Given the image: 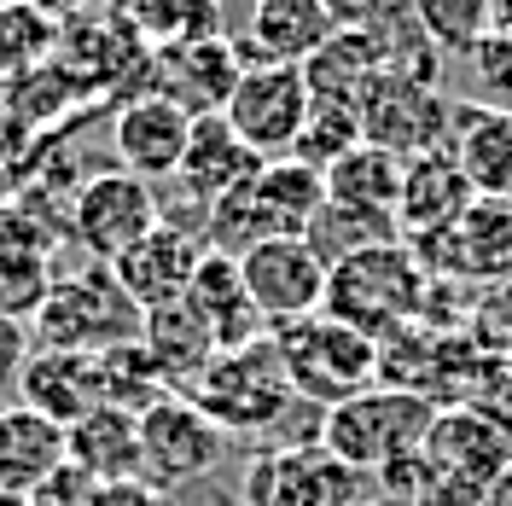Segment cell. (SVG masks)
<instances>
[{"mask_svg":"<svg viewBox=\"0 0 512 506\" xmlns=\"http://www.w3.org/2000/svg\"><path fill=\"white\" fill-rule=\"evenodd\" d=\"M431 402L402 396V390H361L350 402L320 413V448L338 454L350 472L373 477L390 495H414L425 466V431H431Z\"/></svg>","mask_w":512,"mask_h":506,"instance_id":"1","label":"cell"},{"mask_svg":"<svg viewBox=\"0 0 512 506\" xmlns=\"http://www.w3.org/2000/svg\"><path fill=\"white\" fill-rule=\"evenodd\" d=\"M425 285H431V274H425V262L414 256V245L379 239V245L350 251L344 262L326 268V309L320 315L344 320L361 338L384 344V338H396L402 326L419 320Z\"/></svg>","mask_w":512,"mask_h":506,"instance_id":"2","label":"cell"},{"mask_svg":"<svg viewBox=\"0 0 512 506\" xmlns=\"http://www.w3.org/2000/svg\"><path fill=\"white\" fill-rule=\"evenodd\" d=\"M187 396L210 413V425L227 431V437L274 431L297 408V390L286 379V361H280L274 332H262V338H251V344H239V349H222Z\"/></svg>","mask_w":512,"mask_h":506,"instance_id":"3","label":"cell"},{"mask_svg":"<svg viewBox=\"0 0 512 506\" xmlns=\"http://www.w3.org/2000/svg\"><path fill=\"white\" fill-rule=\"evenodd\" d=\"M274 344H280V361H286L297 402H315L320 413L379 384V344L332 315L274 326Z\"/></svg>","mask_w":512,"mask_h":506,"instance_id":"4","label":"cell"},{"mask_svg":"<svg viewBox=\"0 0 512 506\" xmlns=\"http://www.w3.org/2000/svg\"><path fill=\"white\" fill-rule=\"evenodd\" d=\"M35 338H41V349L105 355V349L140 338V309L128 303V291L105 262H88V268L53 280L47 303L35 309Z\"/></svg>","mask_w":512,"mask_h":506,"instance_id":"5","label":"cell"},{"mask_svg":"<svg viewBox=\"0 0 512 506\" xmlns=\"http://www.w3.org/2000/svg\"><path fill=\"white\" fill-rule=\"evenodd\" d=\"M152 227H158V187L128 169L88 175L64 204V239H76V251H88V262H105V268L134 251Z\"/></svg>","mask_w":512,"mask_h":506,"instance_id":"6","label":"cell"},{"mask_svg":"<svg viewBox=\"0 0 512 506\" xmlns=\"http://www.w3.org/2000/svg\"><path fill=\"white\" fill-rule=\"evenodd\" d=\"M239 501L245 506H361L373 501V489H367V477L350 472L320 443H286V448H262L245 466Z\"/></svg>","mask_w":512,"mask_h":506,"instance_id":"7","label":"cell"},{"mask_svg":"<svg viewBox=\"0 0 512 506\" xmlns=\"http://www.w3.org/2000/svg\"><path fill=\"white\" fill-rule=\"evenodd\" d=\"M227 431L210 425V413L192 396H163L140 413V477L175 489V483H198L222 466Z\"/></svg>","mask_w":512,"mask_h":506,"instance_id":"8","label":"cell"},{"mask_svg":"<svg viewBox=\"0 0 512 506\" xmlns=\"http://www.w3.org/2000/svg\"><path fill=\"white\" fill-rule=\"evenodd\" d=\"M309 82L297 64H245L239 88L227 99V128L251 146L256 158H286L309 117Z\"/></svg>","mask_w":512,"mask_h":506,"instance_id":"9","label":"cell"},{"mask_svg":"<svg viewBox=\"0 0 512 506\" xmlns=\"http://www.w3.org/2000/svg\"><path fill=\"white\" fill-rule=\"evenodd\" d=\"M448 123H454V99L443 88H425V82L390 76V70L373 82V94L361 99V140L402 163L443 152Z\"/></svg>","mask_w":512,"mask_h":506,"instance_id":"10","label":"cell"},{"mask_svg":"<svg viewBox=\"0 0 512 506\" xmlns=\"http://www.w3.org/2000/svg\"><path fill=\"white\" fill-rule=\"evenodd\" d=\"M239 274H245V291H251V303H256V315H262L268 332L326 309V262L315 256L309 239L274 233L256 251L239 256Z\"/></svg>","mask_w":512,"mask_h":506,"instance_id":"11","label":"cell"},{"mask_svg":"<svg viewBox=\"0 0 512 506\" xmlns=\"http://www.w3.org/2000/svg\"><path fill=\"white\" fill-rule=\"evenodd\" d=\"M111 152H117V169L140 175V181H175V169L187 158V134H192V117L163 94H140V99H123L111 105Z\"/></svg>","mask_w":512,"mask_h":506,"instance_id":"12","label":"cell"},{"mask_svg":"<svg viewBox=\"0 0 512 506\" xmlns=\"http://www.w3.org/2000/svg\"><path fill=\"white\" fill-rule=\"evenodd\" d=\"M239 76H245V59H239L233 35L181 41V47L152 53V94L175 99L187 117H222L233 88H239Z\"/></svg>","mask_w":512,"mask_h":506,"instance_id":"13","label":"cell"},{"mask_svg":"<svg viewBox=\"0 0 512 506\" xmlns=\"http://www.w3.org/2000/svg\"><path fill=\"white\" fill-rule=\"evenodd\" d=\"M478 204V192L466 181V169L454 163V152H425V158L402 163V198H396V239L425 245L460 222Z\"/></svg>","mask_w":512,"mask_h":506,"instance_id":"14","label":"cell"},{"mask_svg":"<svg viewBox=\"0 0 512 506\" xmlns=\"http://www.w3.org/2000/svg\"><path fill=\"white\" fill-rule=\"evenodd\" d=\"M344 18L320 0H251V18L239 30V59L245 64H303L332 41Z\"/></svg>","mask_w":512,"mask_h":506,"instance_id":"15","label":"cell"},{"mask_svg":"<svg viewBox=\"0 0 512 506\" xmlns=\"http://www.w3.org/2000/svg\"><path fill=\"white\" fill-rule=\"evenodd\" d=\"M18 396L24 408L53 419V425H76L94 408H105V379H99V355L82 349H35L18 373Z\"/></svg>","mask_w":512,"mask_h":506,"instance_id":"16","label":"cell"},{"mask_svg":"<svg viewBox=\"0 0 512 506\" xmlns=\"http://www.w3.org/2000/svg\"><path fill=\"white\" fill-rule=\"evenodd\" d=\"M198 262H204V239H192V233H181V227L158 222L134 251H123L117 262H111V274H117V285L128 291V303L146 315V309H163V303L187 297Z\"/></svg>","mask_w":512,"mask_h":506,"instance_id":"17","label":"cell"},{"mask_svg":"<svg viewBox=\"0 0 512 506\" xmlns=\"http://www.w3.org/2000/svg\"><path fill=\"white\" fill-rule=\"evenodd\" d=\"M262 163L251 146L227 128V117H192V134H187V158L175 169V187L198 198V204H222L233 192H245L262 175Z\"/></svg>","mask_w":512,"mask_h":506,"instance_id":"18","label":"cell"},{"mask_svg":"<svg viewBox=\"0 0 512 506\" xmlns=\"http://www.w3.org/2000/svg\"><path fill=\"white\" fill-rule=\"evenodd\" d=\"M140 344H146V355H152V367L163 373L169 390H192V384L204 379V367L222 355L216 326L204 320V309L192 297H175L163 309H146L140 315Z\"/></svg>","mask_w":512,"mask_h":506,"instance_id":"19","label":"cell"},{"mask_svg":"<svg viewBox=\"0 0 512 506\" xmlns=\"http://www.w3.org/2000/svg\"><path fill=\"white\" fill-rule=\"evenodd\" d=\"M408 245V239H402ZM437 251H460L443 274L431 280H454V274H472V280H507L512 274V198H478L460 222L414 245V256H437Z\"/></svg>","mask_w":512,"mask_h":506,"instance_id":"20","label":"cell"},{"mask_svg":"<svg viewBox=\"0 0 512 506\" xmlns=\"http://www.w3.org/2000/svg\"><path fill=\"white\" fill-rule=\"evenodd\" d=\"M512 460V437L483 419L478 408H443L431 413V431H425V466L448 477H472V483H495L501 466Z\"/></svg>","mask_w":512,"mask_h":506,"instance_id":"21","label":"cell"},{"mask_svg":"<svg viewBox=\"0 0 512 506\" xmlns=\"http://www.w3.org/2000/svg\"><path fill=\"white\" fill-rule=\"evenodd\" d=\"M448 152L478 198H512V111L460 99L448 123Z\"/></svg>","mask_w":512,"mask_h":506,"instance_id":"22","label":"cell"},{"mask_svg":"<svg viewBox=\"0 0 512 506\" xmlns=\"http://www.w3.org/2000/svg\"><path fill=\"white\" fill-rule=\"evenodd\" d=\"M64 466L82 472L88 483H128L140 477V413L94 408L64 431Z\"/></svg>","mask_w":512,"mask_h":506,"instance_id":"23","label":"cell"},{"mask_svg":"<svg viewBox=\"0 0 512 506\" xmlns=\"http://www.w3.org/2000/svg\"><path fill=\"white\" fill-rule=\"evenodd\" d=\"M384 76V41L361 24H338L332 41L320 47L315 59L303 64V82H309V99H326V105H355L373 94V82Z\"/></svg>","mask_w":512,"mask_h":506,"instance_id":"24","label":"cell"},{"mask_svg":"<svg viewBox=\"0 0 512 506\" xmlns=\"http://www.w3.org/2000/svg\"><path fill=\"white\" fill-rule=\"evenodd\" d=\"M53 472H64V425L30 413L24 402L0 413V489L35 495Z\"/></svg>","mask_w":512,"mask_h":506,"instance_id":"25","label":"cell"},{"mask_svg":"<svg viewBox=\"0 0 512 506\" xmlns=\"http://www.w3.org/2000/svg\"><path fill=\"white\" fill-rule=\"evenodd\" d=\"M187 297L204 309V320L216 326L222 349H239V344H251V338L268 332L262 315H256L251 291H245V274H239V262H233V256L204 251V262H198V274H192V285H187Z\"/></svg>","mask_w":512,"mask_h":506,"instance_id":"26","label":"cell"},{"mask_svg":"<svg viewBox=\"0 0 512 506\" xmlns=\"http://www.w3.org/2000/svg\"><path fill=\"white\" fill-rule=\"evenodd\" d=\"M396 198H402V158H390L367 140L326 169V204H338V210L396 222Z\"/></svg>","mask_w":512,"mask_h":506,"instance_id":"27","label":"cell"},{"mask_svg":"<svg viewBox=\"0 0 512 506\" xmlns=\"http://www.w3.org/2000/svg\"><path fill=\"white\" fill-rule=\"evenodd\" d=\"M251 198L262 204V216H268L274 233L303 239L315 227L320 204H326V175L309 169V163H297V158H268L262 175L251 181Z\"/></svg>","mask_w":512,"mask_h":506,"instance_id":"28","label":"cell"},{"mask_svg":"<svg viewBox=\"0 0 512 506\" xmlns=\"http://www.w3.org/2000/svg\"><path fill=\"white\" fill-rule=\"evenodd\" d=\"M117 18L152 53L181 47V41H216V35H227L222 0H117Z\"/></svg>","mask_w":512,"mask_h":506,"instance_id":"29","label":"cell"},{"mask_svg":"<svg viewBox=\"0 0 512 506\" xmlns=\"http://www.w3.org/2000/svg\"><path fill=\"white\" fill-rule=\"evenodd\" d=\"M53 53H59V24L41 18L30 0H6L0 6V88L53 64Z\"/></svg>","mask_w":512,"mask_h":506,"instance_id":"30","label":"cell"},{"mask_svg":"<svg viewBox=\"0 0 512 506\" xmlns=\"http://www.w3.org/2000/svg\"><path fill=\"white\" fill-rule=\"evenodd\" d=\"M355 146H361V111L355 105H326V99H315L309 117H303V134H297V146H291L286 158L309 163V169L326 175L338 158H350Z\"/></svg>","mask_w":512,"mask_h":506,"instance_id":"31","label":"cell"},{"mask_svg":"<svg viewBox=\"0 0 512 506\" xmlns=\"http://www.w3.org/2000/svg\"><path fill=\"white\" fill-rule=\"evenodd\" d=\"M414 24L443 59H466L489 35V0H419Z\"/></svg>","mask_w":512,"mask_h":506,"instance_id":"32","label":"cell"},{"mask_svg":"<svg viewBox=\"0 0 512 506\" xmlns=\"http://www.w3.org/2000/svg\"><path fill=\"white\" fill-rule=\"evenodd\" d=\"M466 76H472V88H478V105H501V111H512V41H501V35L489 30L466 53Z\"/></svg>","mask_w":512,"mask_h":506,"instance_id":"33","label":"cell"},{"mask_svg":"<svg viewBox=\"0 0 512 506\" xmlns=\"http://www.w3.org/2000/svg\"><path fill=\"white\" fill-rule=\"evenodd\" d=\"M408 501L414 506H483V483H472V477H448V472H425Z\"/></svg>","mask_w":512,"mask_h":506,"instance_id":"34","label":"cell"},{"mask_svg":"<svg viewBox=\"0 0 512 506\" xmlns=\"http://www.w3.org/2000/svg\"><path fill=\"white\" fill-rule=\"evenodd\" d=\"M414 6L419 0H350V24H361L373 35H396L414 24Z\"/></svg>","mask_w":512,"mask_h":506,"instance_id":"35","label":"cell"},{"mask_svg":"<svg viewBox=\"0 0 512 506\" xmlns=\"http://www.w3.org/2000/svg\"><path fill=\"white\" fill-rule=\"evenodd\" d=\"M24 326L18 320H0V384H12L18 373H24Z\"/></svg>","mask_w":512,"mask_h":506,"instance_id":"36","label":"cell"},{"mask_svg":"<svg viewBox=\"0 0 512 506\" xmlns=\"http://www.w3.org/2000/svg\"><path fill=\"white\" fill-rule=\"evenodd\" d=\"M30 6L41 12V18H53V24H64V18H76V12H82L88 0H30Z\"/></svg>","mask_w":512,"mask_h":506,"instance_id":"37","label":"cell"},{"mask_svg":"<svg viewBox=\"0 0 512 506\" xmlns=\"http://www.w3.org/2000/svg\"><path fill=\"white\" fill-rule=\"evenodd\" d=\"M483 506H512V460L501 466V477L483 489Z\"/></svg>","mask_w":512,"mask_h":506,"instance_id":"38","label":"cell"},{"mask_svg":"<svg viewBox=\"0 0 512 506\" xmlns=\"http://www.w3.org/2000/svg\"><path fill=\"white\" fill-rule=\"evenodd\" d=\"M489 30L501 41H512V0H489Z\"/></svg>","mask_w":512,"mask_h":506,"instance_id":"39","label":"cell"},{"mask_svg":"<svg viewBox=\"0 0 512 506\" xmlns=\"http://www.w3.org/2000/svg\"><path fill=\"white\" fill-rule=\"evenodd\" d=\"M320 6H332V12H338V18L350 24V0H320Z\"/></svg>","mask_w":512,"mask_h":506,"instance_id":"40","label":"cell"},{"mask_svg":"<svg viewBox=\"0 0 512 506\" xmlns=\"http://www.w3.org/2000/svg\"><path fill=\"white\" fill-rule=\"evenodd\" d=\"M88 6H117V0H88Z\"/></svg>","mask_w":512,"mask_h":506,"instance_id":"41","label":"cell"},{"mask_svg":"<svg viewBox=\"0 0 512 506\" xmlns=\"http://www.w3.org/2000/svg\"><path fill=\"white\" fill-rule=\"evenodd\" d=\"M361 506H384V501H361Z\"/></svg>","mask_w":512,"mask_h":506,"instance_id":"42","label":"cell"},{"mask_svg":"<svg viewBox=\"0 0 512 506\" xmlns=\"http://www.w3.org/2000/svg\"><path fill=\"white\" fill-rule=\"evenodd\" d=\"M0 6H6V0H0Z\"/></svg>","mask_w":512,"mask_h":506,"instance_id":"43","label":"cell"}]
</instances>
